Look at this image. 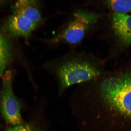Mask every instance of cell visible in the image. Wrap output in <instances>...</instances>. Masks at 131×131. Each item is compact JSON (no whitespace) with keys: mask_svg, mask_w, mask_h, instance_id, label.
<instances>
[{"mask_svg":"<svg viewBox=\"0 0 131 131\" xmlns=\"http://www.w3.org/2000/svg\"><path fill=\"white\" fill-rule=\"evenodd\" d=\"M74 104L83 121L108 129L131 130V63L79 85Z\"/></svg>","mask_w":131,"mask_h":131,"instance_id":"6da1fadb","label":"cell"},{"mask_svg":"<svg viewBox=\"0 0 131 131\" xmlns=\"http://www.w3.org/2000/svg\"><path fill=\"white\" fill-rule=\"evenodd\" d=\"M103 62L90 53L71 52L45 62L42 68L56 81L57 94L61 97L70 87L89 81L104 71Z\"/></svg>","mask_w":131,"mask_h":131,"instance_id":"7a4b0ae2","label":"cell"},{"mask_svg":"<svg viewBox=\"0 0 131 131\" xmlns=\"http://www.w3.org/2000/svg\"><path fill=\"white\" fill-rule=\"evenodd\" d=\"M103 15L78 9L73 13L63 28L45 42L51 45H78L82 41Z\"/></svg>","mask_w":131,"mask_h":131,"instance_id":"3957f363","label":"cell"},{"mask_svg":"<svg viewBox=\"0 0 131 131\" xmlns=\"http://www.w3.org/2000/svg\"><path fill=\"white\" fill-rule=\"evenodd\" d=\"M13 76L12 72L7 70L2 77V84L0 91V110L6 122L15 126L23 124V121L20 103L13 91Z\"/></svg>","mask_w":131,"mask_h":131,"instance_id":"277c9868","label":"cell"},{"mask_svg":"<svg viewBox=\"0 0 131 131\" xmlns=\"http://www.w3.org/2000/svg\"><path fill=\"white\" fill-rule=\"evenodd\" d=\"M38 26L27 18L14 14L5 21L1 30L4 36L27 38Z\"/></svg>","mask_w":131,"mask_h":131,"instance_id":"5b68a950","label":"cell"},{"mask_svg":"<svg viewBox=\"0 0 131 131\" xmlns=\"http://www.w3.org/2000/svg\"><path fill=\"white\" fill-rule=\"evenodd\" d=\"M111 27L119 46L125 48L131 46V15L114 13L111 18Z\"/></svg>","mask_w":131,"mask_h":131,"instance_id":"8992f818","label":"cell"},{"mask_svg":"<svg viewBox=\"0 0 131 131\" xmlns=\"http://www.w3.org/2000/svg\"><path fill=\"white\" fill-rule=\"evenodd\" d=\"M14 14L27 18L38 25L43 20L37 1H18L14 6Z\"/></svg>","mask_w":131,"mask_h":131,"instance_id":"52a82bcc","label":"cell"},{"mask_svg":"<svg viewBox=\"0 0 131 131\" xmlns=\"http://www.w3.org/2000/svg\"><path fill=\"white\" fill-rule=\"evenodd\" d=\"M13 52L10 44L2 34H0V77L2 78L12 61Z\"/></svg>","mask_w":131,"mask_h":131,"instance_id":"ba28073f","label":"cell"},{"mask_svg":"<svg viewBox=\"0 0 131 131\" xmlns=\"http://www.w3.org/2000/svg\"><path fill=\"white\" fill-rule=\"evenodd\" d=\"M104 4L114 13L126 14L131 12V1L129 0H111L104 1Z\"/></svg>","mask_w":131,"mask_h":131,"instance_id":"9c48e42d","label":"cell"},{"mask_svg":"<svg viewBox=\"0 0 131 131\" xmlns=\"http://www.w3.org/2000/svg\"><path fill=\"white\" fill-rule=\"evenodd\" d=\"M5 131H43L42 129L36 123L22 124L9 127Z\"/></svg>","mask_w":131,"mask_h":131,"instance_id":"30bf717a","label":"cell"}]
</instances>
